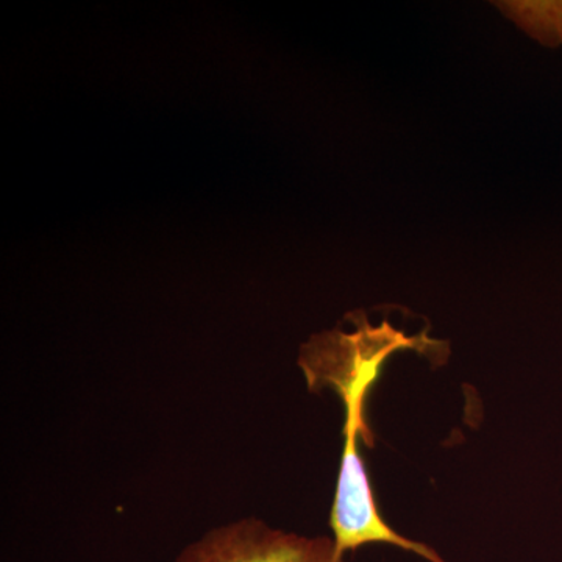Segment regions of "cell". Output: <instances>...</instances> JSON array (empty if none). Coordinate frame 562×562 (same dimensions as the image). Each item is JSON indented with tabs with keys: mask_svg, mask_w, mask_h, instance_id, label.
<instances>
[{
	"mask_svg": "<svg viewBox=\"0 0 562 562\" xmlns=\"http://www.w3.org/2000/svg\"><path fill=\"white\" fill-rule=\"evenodd\" d=\"M350 317L357 330L314 335L302 347L299 364L313 391L333 387L341 397L346 414L360 419H364L362 412L369 391L392 353L413 349L431 360H443L449 350L446 342L428 338L425 331L408 336L395 330L386 321L372 327L362 312L351 313Z\"/></svg>",
	"mask_w": 562,
	"mask_h": 562,
	"instance_id": "1",
	"label": "cell"
},
{
	"mask_svg": "<svg viewBox=\"0 0 562 562\" xmlns=\"http://www.w3.org/2000/svg\"><path fill=\"white\" fill-rule=\"evenodd\" d=\"M360 438H366L360 425L344 422V450L330 516L333 541L338 553L346 558V553L369 543H390L419 554L428 562H446L431 547L398 535L384 522L376 509L371 480L362 462Z\"/></svg>",
	"mask_w": 562,
	"mask_h": 562,
	"instance_id": "2",
	"label": "cell"
},
{
	"mask_svg": "<svg viewBox=\"0 0 562 562\" xmlns=\"http://www.w3.org/2000/svg\"><path fill=\"white\" fill-rule=\"evenodd\" d=\"M176 562H346L328 536L277 530L260 519L213 528L181 550Z\"/></svg>",
	"mask_w": 562,
	"mask_h": 562,
	"instance_id": "3",
	"label": "cell"
},
{
	"mask_svg": "<svg viewBox=\"0 0 562 562\" xmlns=\"http://www.w3.org/2000/svg\"><path fill=\"white\" fill-rule=\"evenodd\" d=\"M538 21L530 33H535L539 40L547 43V46H560L562 44V2L558 3H532Z\"/></svg>",
	"mask_w": 562,
	"mask_h": 562,
	"instance_id": "4",
	"label": "cell"
}]
</instances>
